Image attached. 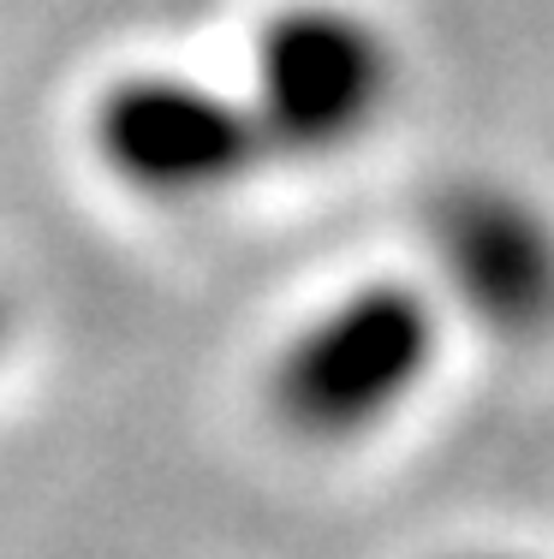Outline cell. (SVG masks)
<instances>
[{
    "mask_svg": "<svg viewBox=\"0 0 554 559\" xmlns=\"http://www.w3.org/2000/svg\"><path fill=\"white\" fill-rule=\"evenodd\" d=\"M459 559H524V554H507V548H483V554H459Z\"/></svg>",
    "mask_w": 554,
    "mask_h": 559,
    "instance_id": "6",
    "label": "cell"
},
{
    "mask_svg": "<svg viewBox=\"0 0 554 559\" xmlns=\"http://www.w3.org/2000/svg\"><path fill=\"white\" fill-rule=\"evenodd\" d=\"M84 138L96 167L155 209L215 203L269 167L245 90L209 84L185 66H131L108 78L84 114Z\"/></svg>",
    "mask_w": 554,
    "mask_h": 559,
    "instance_id": "3",
    "label": "cell"
},
{
    "mask_svg": "<svg viewBox=\"0 0 554 559\" xmlns=\"http://www.w3.org/2000/svg\"><path fill=\"white\" fill-rule=\"evenodd\" d=\"M245 102L269 162H334L400 102V43L358 0H281L257 19Z\"/></svg>",
    "mask_w": 554,
    "mask_h": 559,
    "instance_id": "2",
    "label": "cell"
},
{
    "mask_svg": "<svg viewBox=\"0 0 554 559\" xmlns=\"http://www.w3.org/2000/svg\"><path fill=\"white\" fill-rule=\"evenodd\" d=\"M435 298L495 340L554 334V209L512 179H459L429 215Z\"/></svg>",
    "mask_w": 554,
    "mask_h": 559,
    "instance_id": "4",
    "label": "cell"
},
{
    "mask_svg": "<svg viewBox=\"0 0 554 559\" xmlns=\"http://www.w3.org/2000/svg\"><path fill=\"white\" fill-rule=\"evenodd\" d=\"M7 352H12V298L0 286V364H7Z\"/></svg>",
    "mask_w": 554,
    "mask_h": 559,
    "instance_id": "5",
    "label": "cell"
},
{
    "mask_svg": "<svg viewBox=\"0 0 554 559\" xmlns=\"http://www.w3.org/2000/svg\"><path fill=\"white\" fill-rule=\"evenodd\" d=\"M447 304L417 280H358L286 334L269 364V405L310 447H352L388 429L441 364Z\"/></svg>",
    "mask_w": 554,
    "mask_h": 559,
    "instance_id": "1",
    "label": "cell"
}]
</instances>
